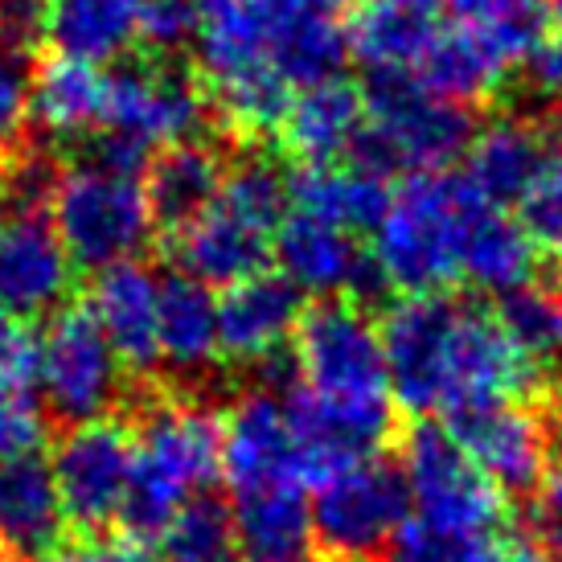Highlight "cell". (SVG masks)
Returning a JSON list of instances; mask_svg holds the SVG:
<instances>
[{"mask_svg":"<svg viewBox=\"0 0 562 562\" xmlns=\"http://www.w3.org/2000/svg\"><path fill=\"white\" fill-rule=\"evenodd\" d=\"M501 321L533 361L550 366L554 358H562V296L521 288L501 300Z\"/></svg>","mask_w":562,"mask_h":562,"instance_id":"obj_34","label":"cell"},{"mask_svg":"<svg viewBox=\"0 0 562 562\" xmlns=\"http://www.w3.org/2000/svg\"><path fill=\"white\" fill-rule=\"evenodd\" d=\"M493 202L469 186L460 172H415L391 189V202L374 226L378 283L394 292H443L460 283L472 226Z\"/></svg>","mask_w":562,"mask_h":562,"instance_id":"obj_3","label":"cell"},{"mask_svg":"<svg viewBox=\"0 0 562 562\" xmlns=\"http://www.w3.org/2000/svg\"><path fill=\"white\" fill-rule=\"evenodd\" d=\"M296 378L283 391V406L313 484L328 472L358 464L391 436V374L382 328L353 300H321L304 313L292 341Z\"/></svg>","mask_w":562,"mask_h":562,"instance_id":"obj_2","label":"cell"},{"mask_svg":"<svg viewBox=\"0 0 562 562\" xmlns=\"http://www.w3.org/2000/svg\"><path fill=\"white\" fill-rule=\"evenodd\" d=\"M108 108V70L54 54L33 70L30 82V124L58 144H79L103 132Z\"/></svg>","mask_w":562,"mask_h":562,"instance_id":"obj_23","label":"cell"},{"mask_svg":"<svg viewBox=\"0 0 562 562\" xmlns=\"http://www.w3.org/2000/svg\"><path fill=\"white\" fill-rule=\"evenodd\" d=\"M288 214V177L271 160L247 157L226 165L218 198L198 218L172 231V259L181 276L226 288L263 271Z\"/></svg>","mask_w":562,"mask_h":562,"instance_id":"obj_5","label":"cell"},{"mask_svg":"<svg viewBox=\"0 0 562 562\" xmlns=\"http://www.w3.org/2000/svg\"><path fill=\"white\" fill-rule=\"evenodd\" d=\"M386 202H391V189L382 181V172L366 169V165H304L288 181L292 210L316 214L353 235L374 231Z\"/></svg>","mask_w":562,"mask_h":562,"instance_id":"obj_27","label":"cell"},{"mask_svg":"<svg viewBox=\"0 0 562 562\" xmlns=\"http://www.w3.org/2000/svg\"><path fill=\"white\" fill-rule=\"evenodd\" d=\"M202 0H144L140 9V42L153 49H177L198 37Z\"/></svg>","mask_w":562,"mask_h":562,"instance_id":"obj_38","label":"cell"},{"mask_svg":"<svg viewBox=\"0 0 562 562\" xmlns=\"http://www.w3.org/2000/svg\"><path fill=\"white\" fill-rule=\"evenodd\" d=\"M443 21V0H358L345 16L349 58H358L374 79H415Z\"/></svg>","mask_w":562,"mask_h":562,"instance_id":"obj_18","label":"cell"},{"mask_svg":"<svg viewBox=\"0 0 562 562\" xmlns=\"http://www.w3.org/2000/svg\"><path fill=\"white\" fill-rule=\"evenodd\" d=\"M325 4H345V0H325Z\"/></svg>","mask_w":562,"mask_h":562,"instance_id":"obj_46","label":"cell"},{"mask_svg":"<svg viewBox=\"0 0 562 562\" xmlns=\"http://www.w3.org/2000/svg\"><path fill=\"white\" fill-rule=\"evenodd\" d=\"M448 431L501 493L538 488L554 460V431L547 415H538L521 398L469 406L448 419Z\"/></svg>","mask_w":562,"mask_h":562,"instance_id":"obj_14","label":"cell"},{"mask_svg":"<svg viewBox=\"0 0 562 562\" xmlns=\"http://www.w3.org/2000/svg\"><path fill=\"white\" fill-rule=\"evenodd\" d=\"M222 177H226V165L210 144L189 140L157 153V160L148 165V181H144L153 218L165 222L169 231L186 226L218 198Z\"/></svg>","mask_w":562,"mask_h":562,"instance_id":"obj_29","label":"cell"},{"mask_svg":"<svg viewBox=\"0 0 562 562\" xmlns=\"http://www.w3.org/2000/svg\"><path fill=\"white\" fill-rule=\"evenodd\" d=\"M550 132V153L542 157L530 186L517 198V226L530 235L538 250L562 255V115L547 124Z\"/></svg>","mask_w":562,"mask_h":562,"instance_id":"obj_32","label":"cell"},{"mask_svg":"<svg viewBox=\"0 0 562 562\" xmlns=\"http://www.w3.org/2000/svg\"><path fill=\"white\" fill-rule=\"evenodd\" d=\"M484 542L452 530H439L431 521H419V517L406 514V521L398 526V533H394L391 547L382 550V554H386V562H476Z\"/></svg>","mask_w":562,"mask_h":562,"instance_id":"obj_36","label":"cell"},{"mask_svg":"<svg viewBox=\"0 0 562 562\" xmlns=\"http://www.w3.org/2000/svg\"><path fill=\"white\" fill-rule=\"evenodd\" d=\"M165 562H243L231 533V514L214 501H198L157 538Z\"/></svg>","mask_w":562,"mask_h":562,"instance_id":"obj_33","label":"cell"},{"mask_svg":"<svg viewBox=\"0 0 562 562\" xmlns=\"http://www.w3.org/2000/svg\"><path fill=\"white\" fill-rule=\"evenodd\" d=\"M411 517L464 538H493L505 517V493L472 464L448 427L423 423L411 431L398 460Z\"/></svg>","mask_w":562,"mask_h":562,"instance_id":"obj_10","label":"cell"},{"mask_svg":"<svg viewBox=\"0 0 562 562\" xmlns=\"http://www.w3.org/2000/svg\"><path fill=\"white\" fill-rule=\"evenodd\" d=\"M30 82L33 70L25 66L13 30L0 16V153L13 148L30 124Z\"/></svg>","mask_w":562,"mask_h":562,"instance_id":"obj_37","label":"cell"},{"mask_svg":"<svg viewBox=\"0 0 562 562\" xmlns=\"http://www.w3.org/2000/svg\"><path fill=\"white\" fill-rule=\"evenodd\" d=\"M160 366L169 374L198 382L222 361L218 296L189 276L160 280Z\"/></svg>","mask_w":562,"mask_h":562,"instance_id":"obj_24","label":"cell"},{"mask_svg":"<svg viewBox=\"0 0 562 562\" xmlns=\"http://www.w3.org/2000/svg\"><path fill=\"white\" fill-rule=\"evenodd\" d=\"M124 361L87 308H63L46 321L30 349V386L58 419H108L124 394Z\"/></svg>","mask_w":562,"mask_h":562,"instance_id":"obj_9","label":"cell"},{"mask_svg":"<svg viewBox=\"0 0 562 562\" xmlns=\"http://www.w3.org/2000/svg\"><path fill=\"white\" fill-rule=\"evenodd\" d=\"M103 562H165L160 559V550L153 542H140V538H132L124 547H115L111 554H103Z\"/></svg>","mask_w":562,"mask_h":562,"instance_id":"obj_43","label":"cell"},{"mask_svg":"<svg viewBox=\"0 0 562 562\" xmlns=\"http://www.w3.org/2000/svg\"><path fill=\"white\" fill-rule=\"evenodd\" d=\"M538 533L562 562V452H554L547 476L538 484Z\"/></svg>","mask_w":562,"mask_h":562,"instance_id":"obj_40","label":"cell"},{"mask_svg":"<svg viewBox=\"0 0 562 562\" xmlns=\"http://www.w3.org/2000/svg\"><path fill=\"white\" fill-rule=\"evenodd\" d=\"M271 255L280 263V276L296 288L300 296L353 300L378 288L374 259L366 255L353 231L333 226V222L304 214V210H292V205H288L280 231H276Z\"/></svg>","mask_w":562,"mask_h":562,"instance_id":"obj_16","label":"cell"},{"mask_svg":"<svg viewBox=\"0 0 562 562\" xmlns=\"http://www.w3.org/2000/svg\"><path fill=\"white\" fill-rule=\"evenodd\" d=\"M46 202L66 255L94 276L140 259L157 226L140 172L111 165L99 153L54 172Z\"/></svg>","mask_w":562,"mask_h":562,"instance_id":"obj_6","label":"cell"},{"mask_svg":"<svg viewBox=\"0 0 562 562\" xmlns=\"http://www.w3.org/2000/svg\"><path fill=\"white\" fill-rule=\"evenodd\" d=\"M472 115L452 99H439L423 82L374 79L366 91V132H361V165L374 172H443L469 153Z\"/></svg>","mask_w":562,"mask_h":562,"instance_id":"obj_8","label":"cell"},{"mask_svg":"<svg viewBox=\"0 0 562 562\" xmlns=\"http://www.w3.org/2000/svg\"><path fill=\"white\" fill-rule=\"evenodd\" d=\"M526 70H530L533 91L542 94L547 103H559V108H562V37H554V42H542V46L533 49L530 63H526Z\"/></svg>","mask_w":562,"mask_h":562,"instance_id":"obj_42","label":"cell"},{"mask_svg":"<svg viewBox=\"0 0 562 562\" xmlns=\"http://www.w3.org/2000/svg\"><path fill=\"white\" fill-rule=\"evenodd\" d=\"M46 443V406L30 382L0 378V460L33 456Z\"/></svg>","mask_w":562,"mask_h":562,"instance_id":"obj_35","label":"cell"},{"mask_svg":"<svg viewBox=\"0 0 562 562\" xmlns=\"http://www.w3.org/2000/svg\"><path fill=\"white\" fill-rule=\"evenodd\" d=\"M231 533L243 562H308L316 550L308 484L231 497Z\"/></svg>","mask_w":562,"mask_h":562,"instance_id":"obj_21","label":"cell"},{"mask_svg":"<svg viewBox=\"0 0 562 562\" xmlns=\"http://www.w3.org/2000/svg\"><path fill=\"white\" fill-rule=\"evenodd\" d=\"M304 321V296L280 271H255L247 280L226 283L218 296L222 358L231 366H271L296 341Z\"/></svg>","mask_w":562,"mask_h":562,"instance_id":"obj_17","label":"cell"},{"mask_svg":"<svg viewBox=\"0 0 562 562\" xmlns=\"http://www.w3.org/2000/svg\"><path fill=\"white\" fill-rule=\"evenodd\" d=\"M87 313L103 328L115 358L124 361L127 374H148L160 366V276L148 271L140 259L99 271L91 283Z\"/></svg>","mask_w":562,"mask_h":562,"instance_id":"obj_19","label":"cell"},{"mask_svg":"<svg viewBox=\"0 0 562 562\" xmlns=\"http://www.w3.org/2000/svg\"><path fill=\"white\" fill-rule=\"evenodd\" d=\"M25 562H103V554H94V550H82V547H54L46 554H33Z\"/></svg>","mask_w":562,"mask_h":562,"instance_id":"obj_44","label":"cell"},{"mask_svg":"<svg viewBox=\"0 0 562 562\" xmlns=\"http://www.w3.org/2000/svg\"><path fill=\"white\" fill-rule=\"evenodd\" d=\"M210 99L202 82L172 63H127L108 75V108L94 153L140 172L153 153L202 136Z\"/></svg>","mask_w":562,"mask_h":562,"instance_id":"obj_7","label":"cell"},{"mask_svg":"<svg viewBox=\"0 0 562 562\" xmlns=\"http://www.w3.org/2000/svg\"><path fill=\"white\" fill-rule=\"evenodd\" d=\"M66 509L58 484L42 456L0 460V554L33 559L58 547Z\"/></svg>","mask_w":562,"mask_h":562,"instance_id":"obj_22","label":"cell"},{"mask_svg":"<svg viewBox=\"0 0 562 562\" xmlns=\"http://www.w3.org/2000/svg\"><path fill=\"white\" fill-rule=\"evenodd\" d=\"M49 472L63 497L66 526L108 530L124 521L132 493V431L111 419L75 423L49 456Z\"/></svg>","mask_w":562,"mask_h":562,"instance_id":"obj_12","label":"cell"},{"mask_svg":"<svg viewBox=\"0 0 562 562\" xmlns=\"http://www.w3.org/2000/svg\"><path fill=\"white\" fill-rule=\"evenodd\" d=\"M75 288V259L66 255L54 222L16 205L0 214V304L13 316H54Z\"/></svg>","mask_w":562,"mask_h":562,"instance_id":"obj_15","label":"cell"},{"mask_svg":"<svg viewBox=\"0 0 562 562\" xmlns=\"http://www.w3.org/2000/svg\"><path fill=\"white\" fill-rule=\"evenodd\" d=\"M533 271H538V247L530 243V235L501 205H488L472 226L460 283H469L484 296L505 300L521 288H530Z\"/></svg>","mask_w":562,"mask_h":562,"instance_id":"obj_30","label":"cell"},{"mask_svg":"<svg viewBox=\"0 0 562 562\" xmlns=\"http://www.w3.org/2000/svg\"><path fill=\"white\" fill-rule=\"evenodd\" d=\"M547 21L559 30V37H562V0H547Z\"/></svg>","mask_w":562,"mask_h":562,"instance_id":"obj_45","label":"cell"},{"mask_svg":"<svg viewBox=\"0 0 562 562\" xmlns=\"http://www.w3.org/2000/svg\"><path fill=\"white\" fill-rule=\"evenodd\" d=\"M144 0H46L42 33L54 54L108 66L140 42Z\"/></svg>","mask_w":562,"mask_h":562,"instance_id":"obj_26","label":"cell"},{"mask_svg":"<svg viewBox=\"0 0 562 562\" xmlns=\"http://www.w3.org/2000/svg\"><path fill=\"white\" fill-rule=\"evenodd\" d=\"M382 349L394 403L443 415L542 391L547 366L533 361L497 308L448 292H415L382 316Z\"/></svg>","mask_w":562,"mask_h":562,"instance_id":"obj_1","label":"cell"},{"mask_svg":"<svg viewBox=\"0 0 562 562\" xmlns=\"http://www.w3.org/2000/svg\"><path fill=\"white\" fill-rule=\"evenodd\" d=\"M411 514L403 472L382 464L378 456L345 464L316 481L313 493V526L316 547H325L333 559L361 562L391 547V538Z\"/></svg>","mask_w":562,"mask_h":562,"instance_id":"obj_11","label":"cell"},{"mask_svg":"<svg viewBox=\"0 0 562 562\" xmlns=\"http://www.w3.org/2000/svg\"><path fill=\"white\" fill-rule=\"evenodd\" d=\"M509 75L514 70L501 63L476 33L456 25V21H443V30L431 42L423 66L415 70V82L436 91L439 99H452L460 108H469V103L493 99Z\"/></svg>","mask_w":562,"mask_h":562,"instance_id":"obj_28","label":"cell"},{"mask_svg":"<svg viewBox=\"0 0 562 562\" xmlns=\"http://www.w3.org/2000/svg\"><path fill=\"white\" fill-rule=\"evenodd\" d=\"M550 153L547 124H530L521 115H501L493 124H484L472 136L469 153H464V177L469 186L493 205H514L521 189L530 186L542 157Z\"/></svg>","mask_w":562,"mask_h":562,"instance_id":"obj_25","label":"cell"},{"mask_svg":"<svg viewBox=\"0 0 562 562\" xmlns=\"http://www.w3.org/2000/svg\"><path fill=\"white\" fill-rule=\"evenodd\" d=\"M443 13L476 33L509 70L530 63L550 30L547 0H443Z\"/></svg>","mask_w":562,"mask_h":562,"instance_id":"obj_31","label":"cell"},{"mask_svg":"<svg viewBox=\"0 0 562 562\" xmlns=\"http://www.w3.org/2000/svg\"><path fill=\"white\" fill-rule=\"evenodd\" d=\"M476 562H559V554L547 547V538H542V533L497 530L481 547Z\"/></svg>","mask_w":562,"mask_h":562,"instance_id":"obj_39","label":"cell"},{"mask_svg":"<svg viewBox=\"0 0 562 562\" xmlns=\"http://www.w3.org/2000/svg\"><path fill=\"white\" fill-rule=\"evenodd\" d=\"M218 415L186 394L157 398L132 431V493L124 509V526L132 538L157 542L218 481Z\"/></svg>","mask_w":562,"mask_h":562,"instance_id":"obj_4","label":"cell"},{"mask_svg":"<svg viewBox=\"0 0 562 562\" xmlns=\"http://www.w3.org/2000/svg\"><path fill=\"white\" fill-rule=\"evenodd\" d=\"M30 349L33 341L16 328V316L0 304V378L30 382Z\"/></svg>","mask_w":562,"mask_h":562,"instance_id":"obj_41","label":"cell"},{"mask_svg":"<svg viewBox=\"0 0 562 562\" xmlns=\"http://www.w3.org/2000/svg\"><path fill=\"white\" fill-rule=\"evenodd\" d=\"M361 132H366V91L345 82L341 75L296 91L280 120L283 144L304 165H341L349 153L361 148Z\"/></svg>","mask_w":562,"mask_h":562,"instance_id":"obj_20","label":"cell"},{"mask_svg":"<svg viewBox=\"0 0 562 562\" xmlns=\"http://www.w3.org/2000/svg\"><path fill=\"white\" fill-rule=\"evenodd\" d=\"M218 476L226 481L231 497L283 488V484H308L313 472L300 452V439L292 431L283 394L255 386L238 394L231 411L222 415V464Z\"/></svg>","mask_w":562,"mask_h":562,"instance_id":"obj_13","label":"cell"}]
</instances>
